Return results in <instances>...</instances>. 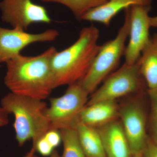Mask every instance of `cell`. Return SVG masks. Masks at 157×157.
Wrapping results in <instances>:
<instances>
[{
  "label": "cell",
  "instance_id": "9a60e30c",
  "mask_svg": "<svg viewBox=\"0 0 157 157\" xmlns=\"http://www.w3.org/2000/svg\"><path fill=\"white\" fill-rule=\"evenodd\" d=\"M86 157H107L98 129L78 121L74 127Z\"/></svg>",
  "mask_w": 157,
  "mask_h": 157
},
{
  "label": "cell",
  "instance_id": "52a82bcc",
  "mask_svg": "<svg viewBox=\"0 0 157 157\" xmlns=\"http://www.w3.org/2000/svg\"><path fill=\"white\" fill-rule=\"evenodd\" d=\"M125 135L132 155L143 152L148 141L147 116L145 107L140 101L128 102L119 109Z\"/></svg>",
  "mask_w": 157,
  "mask_h": 157
},
{
  "label": "cell",
  "instance_id": "3957f363",
  "mask_svg": "<svg viewBox=\"0 0 157 157\" xmlns=\"http://www.w3.org/2000/svg\"><path fill=\"white\" fill-rule=\"evenodd\" d=\"M1 107L14 114V128L19 146L32 139L33 147L51 129L45 114L47 104L43 100L10 93L2 98Z\"/></svg>",
  "mask_w": 157,
  "mask_h": 157
},
{
  "label": "cell",
  "instance_id": "e0dca14e",
  "mask_svg": "<svg viewBox=\"0 0 157 157\" xmlns=\"http://www.w3.org/2000/svg\"><path fill=\"white\" fill-rule=\"evenodd\" d=\"M59 131L63 145L61 157H86L75 128H67Z\"/></svg>",
  "mask_w": 157,
  "mask_h": 157
},
{
  "label": "cell",
  "instance_id": "9c48e42d",
  "mask_svg": "<svg viewBox=\"0 0 157 157\" xmlns=\"http://www.w3.org/2000/svg\"><path fill=\"white\" fill-rule=\"evenodd\" d=\"M130 19V41L126 47L124 63L134 64L149 41L151 6H133L127 8Z\"/></svg>",
  "mask_w": 157,
  "mask_h": 157
},
{
  "label": "cell",
  "instance_id": "8992f818",
  "mask_svg": "<svg viewBox=\"0 0 157 157\" xmlns=\"http://www.w3.org/2000/svg\"><path fill=\"white\" fill-rule=\"evenodd\" d=\"M145 88H147L140 74L138 60L134 64L124 63L119 70L110 74L101 87L93 93L86 105L102 101H115L132 93L141 92Z\"/></svg>",
  "mask_w": 157,
  "mask_h": 157
},
{
  "label": "cell",
  "instance_id": "2e32d148",
  "mask_svg": "<svg viewBox=\"0 0 157 157\" xmlns=\"http://www.w3.org/2000/svg\"><path fill=\"white\" fill-rule=\"evenodd\" d=\"M43 2L56 3L67 7L78 20L90 10L104 5L107 0H40Z\"/></svg>",
  "mask_w": 157,
  "mask_h": 157
},
{
  "label": "cell",
  "instance_id": "44dd1931",
  "mask_svg": "<svg viewBox=\"0 0 157 157\" xmlns=\"http://www.w3.org/2000/svg\"><path fill=\"white\" fill-rule=\"evenodd\" d=\"M143 157H157V144L150 137L143 152Z\"/></svg>",
  "mask_w": 157,
  "mask_h": 157
},
{
  "label": "cell",
  "instance_id": "603a6c76",
  "mask_svg": "<svg viewBox=\"0 0 157 157\" xmlns=\"http://www.w3.org/2000/svg\"><path fill=\"white\" fill-rule=\"evenodd\" d=\"M36 150L34 147H32L29 151L23 157H38L36 155Z\"/></svg>",
  "mask_w": 157,
  "mask_h": 157
},
{
  "label": "cell",
  "instance_id": "8fae6325",
  "mask_svg": "<svg viewBox=\"0 0 157 157\" xmlns=\"http://www.w3.org/2000/svg\"><path fill=\"white\" fill-rule=\"evenodd\" d=\"M98 130L106 157H132L121 123L113 121L100 127Z\"/></svg>",
  "mask_w": 157,
  "mask_h": 157
},
{
  "label": "cell",
  "instance_id": "ac0fdd59",
  "mask_svg": "<svg viewBox=\"0 0 157 157\" xmlns=\"http://www.w3.org/2000/svg\"><path fill=\"white\" fill-rule=\"evenodd\" d=\"M147 94L150 105L149 118L150 132L149 136L157 144V88L147 90Z\"/></svg>",
  "mask_w": 157,
  "mask_h": 157
},
{
  "label": "cell",
  "instance_id": "ffe728a7",
  "mask_svg": "<svg viewBox=\"0 0 157 157\" xmlns=\"http://www.w3.org/2000/svg\"><path fill=\"white\" fill-rule=\"evenodd\" d=\"M44 136L54 148L59 146L62 141L61 135L59 130H49Z\"/></svg>",
  "mask_w": 157,
  "mask_h": 157
},
{
  "label": "cell",
  "instance_id": "d6986e66",
  "mask_svg": "<svg viewBox=\"0 0 157 157\" xmlns=\"http://www.w3.org/2000/svg\"><path fill=\"white\" fill-rule=\"evenodd\" d=\"M33 147L35 148L36 151L39 152L44 156L50 155L54 149L48 143L44 136L40 138Z\"/></svg>",
  "mask_w": 157,
  "mask_h": 157
},
{
  "label": "cell",
  "instance_id": "ba28073f",
  "mask_svg": "<svg viewBox=\"0 0 157 157\" xmlns=\"http://www.w3.org/2000/svg\"><path fill=\"white\" fill-rule=\"evenodd\" d=\"M0 9L3 21L14 28L25 31L32 24L52 21L45 7L31 0H2Z\"/></svg>",
  "mask_w": 157,
  "mask_h": 157
},
{
  "label": "cell",
  "instance_id": "484cf974",
  "mask_svg": "<svg viewBox=\"0 0 157 157\" xmlns=\"http://www.w3.org/2000/svg\"><path fill=\"white\" fill-rule=\"evenodd\" d=\"M132 157H143V152L139 153L133 155Z\"/></svg>",
  "mask_w": 157,
  "mask_h": 157
},
{
  "label": "cell",
  "instance_id": "6da1fadb",
  "mask_svg": "<svg viewBox=\"0 0 157 157\" xmlns=\"http://www.w3.org/2000/svg\"><path fill=\"white\" fill-rule=\"evenodd\" d=\"M56 52L51 47L36 56L20 54L10 59L6 63V86L11 93L44 101L55 89L51 62Z\"/></svg>",
  "mask_w": 157,
  "mask_h": 157
},
{
  "label": "cell",
  "instance_id": "4fadbf2b",
  "mask_svg": "<svg viewBox=\"0 0 157 157\" xmlns=\"http://www.w3.org/2000/svg\"><path fill=\"white\" fill-rule=\"evenodd\" d=\"M152 0H107L102 6L90 10L81 20L101 23L108 26L113 18L122 10L133 6H151Z\"/></svg>",
  "mask_w": 157,
  "mask_h": 157
},
{
  "label": "cell",
  "instance_id": "5bb4252c",
  "mask_svg": "<svg viewBox=\"0 0 157 157\" xmlns=\"http://www.w3.org/2000/svg\"><path fill=\"white\" fill-rule=\"evenodd\" d=\"M140 74L147 90L157 88V33L150 37L138 59Z\"/></svg>",
  "mask_w": 157,
  "mask_h": 157
},
{
  "label": "cell",
  "instance_id": "7402d4cb",
  "mask_svg": "<svg viewBox=\"0 0 157 157\" xmlns=\"http://www.w3.org/2000/svg\"><path fill=\"white\" fill-rule=\"evenodd\" d=\"M9 114L8 112L0 107V128L7 125L9 123Z\"/></svg>",
  "mask_w": 157,
  "mask_h": 157
},
{
  "label": "cell",
  "instance_id": "277c9868",
  "mask_svg": "<svg viewBox=\"0 0 157 157\" xmlns=\"http://www.w3.org/2000/svg\"><path fill=\"white\" fill-rule=\"evenodd\" d=\"M124 10V21L116 36L101 45L87 73L78 82L89 94L94 92L101 82L117 67L124 54L125 42L130 32V19L127 8Z\"/></svg>",
  "mask_w": 157,
  "mask_h": 157
},
{
  "label": "cell",
  "instance_id": "5b68a950",
  "mask_svg": "<svg viewBox=\"0 0 157 157\" xmlns=\"http://www.w3.org/2000/svg\"><path fill=\"white\" fill-rule=\"evenodd\" d=\"M89 94L78 82L69 85L63 96L50 98V107L45 111L50 130L74 128L80 112L87 104Z\"/></svg>",
  "mask_w": 157,
  "mask_h": 157
},
{
  "label": "cell",
  "instance_id": "d4e9b609",
  "mask_svg": "<svg viewBox=\"0 0 157 157\" xmlns=\"http://www.w3.org/2000/svg\"><path fill=\"white\" fill-rule=\"evenodd\" d=\"M50 157H61V156L59 154L57 151L54 150L53 151L51 154Z\"/></svg>",
  "mask_w": 157,
  "mask_h": 157
},
{
  "label": "cell",
  "instance_id": "cb8c5ba5",
  "mask_svg": "<svg viewBox=\"0 0 157 157\" xmlns=\"http://www.w3.org/2000/svg\"><path fill=\"white\" fill-rule=\"evenodd\" d=\"M149 22L151 27L157 28V16L150 17Z\"/></svg>",
  "mask_w": 157,
  "mask_h": 157
},
{
  "label": "cell",
  "instance_id": "7c38bea8",
  "mask_svg": "<svg viewBox=\"0 0 157 157\" xmlns=\"http://www.w3.org/2000/svg\"><path fill=\"white\" fill-rule=\"evenodd\" d=\"M119 116V108L115 101H100L86 105L79 116L80 122L98 128L116 120Z\"/></svg>",
  "mask_w": 157,
  "mask_h": 157
},
{
  "label": "cell",
  "instance_id": "30bf717a",
  "mask_svg": "<svg viewBox=\"0 0 157 157\" xmlns=\"http://www.w3.org/2000/svg\"><path fill=\"white\" fill-rule=\"evenodd\" d=\"M59 34L58 31L53 29L32 34L21 29H9L0 27V63H6L32 43L55 41Z\"/></svg>",
  "mask_w": 157,
  "mask_h": 157
},
{
  "label": "cell",
  "instance_id": "7a4b0ae2",
  "mask_svg": "<svg viewBox=\"0 0 157 157\" xmlns=\"http://www.w3.org/2000/svg\"><path fill=\"white\" fill-rule=\"evenodd\" d=\"M99 37V30L94 26L83 28L76 42L56 52L51 62L55 89L79 82L83 78L101 48Z\"/></svg>",
  "mask_w": 157,
  "mask_h": 157
}]
</instances>
